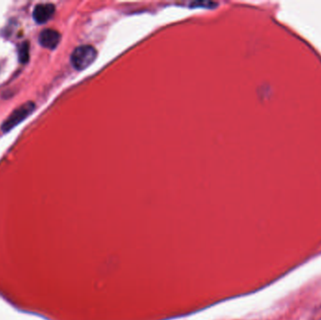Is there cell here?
<instances>
[{
  "mask_svg": "<svg viewBox=\"0 0 321 320\" xmlns=\"http://www.w3.org/2000/svg\"><path fill=\"white\" fill-rule=\"evenodd\" d=\"M60 42V34L53 29H44L40 33L39 43L47 49H55Z\"/></svg>",
  "mask_w": 321,
  "mask_h": 320,
  "instance_id": "cell-4",
  "label": "cell"
},
{
  "mask_svg": "<svg viewBox=\"0 0 321 320\" xmlns=\"http://www.w3.org/2000/svg\"><path fill=\"white\" fill-rule=\"evenodd\" d=\"M18 59L19 61L25 64L29 60V44L27 42L21 43L18 47Z\"/></svg>",
  "mask_w": 321,
  "mask_h": 320,
  "instance_id": "cell-5",
  "label": "cell"
},
{
  "mask_svg": "<svg viewBox=\"0 0 321 320\" xmlns=\"http://www.w3.org/2000/svg\"><path fill=\"white\" fill-rule=\"evenodd\" d=\"M35 110V103L33 101H27L26 103L22 104L11 113L10 117L6 119L2 124V131L4 133H8L13 128H15L18 124L24 121L27 117H29L33 111Z\"/></svg>",
  "mask_w": 321,
  "mask_h": 320,
  "instance_id": "cell-2",
  "label": "cell"
},
{
  "mask_svg": "<svg viewBox=\"0 0 321 320\" xmlns=\"http://www.w3.org/2000/svg\"><path fill=\"white\" fill-rule=\"evenodd\" d=\"M97 58L96 49L91 45H82L72 54L70 61L75 69H85L91 66Z\"/></svg>",
  "mask_w": 321,
  "mask_h": 320,
  "instance_id": "cell-1",
  "label": "cell"
},
{
  "mask_svg": "<svg viewBox=\"0 0 321 320\" xmlns=\"http://www.w3.org/2000/svg\"><path fill=\"white\" fill-rule=\"evenodd\" d=\"M55 6L50 3H43L35 6L33 10V19L38 24H44L49 21L55 13Z\"/></svg>",
  "mask_w": 321,
  "mask_h": 320,
  "instance_id": "cell-3",
  "label": "cell"
}]
</instances>
